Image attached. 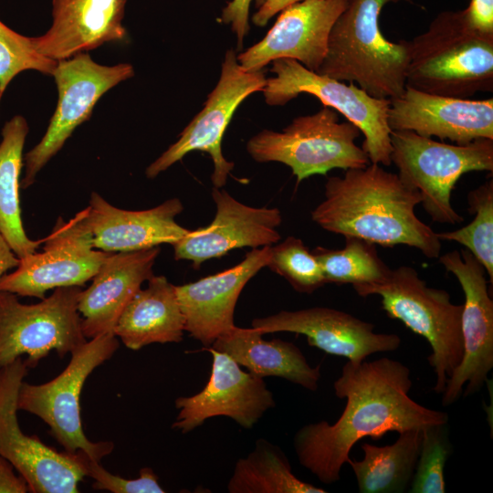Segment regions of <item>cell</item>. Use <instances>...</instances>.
Instances as JSON below:
<instances>
[{
  "instance_id": "cell-35",
  "label": "cell",
  "mask_w": 493,
  "mask_h": 493,
  "mask_svg": "<svg viewBox=\"0 0 493 493\" xmlns=\"http://www.w3.org/2000/svg\"><path fill=\"white\" fill-rule=\"evenodd\" d=\"M86 476L94 482L92 488L97 490H108L112 493H163L164 489L158 482V477L151 467H142L135 479H126L106 470L100 461L84 456Z\"/></svg>"
},
{
  "instance_id": "cell-25",
  "label": "cell",
  "mask_w": 493,
  "mask_h": 493,
  "mask_svg": "<svg viewBox=\"0 0 493 493\" xmlns=\"http://www.w3.org/2000/svg\"><path fill=\"white\" fill-rule=\"evenodd\" d=\"M184 332L175 287L164 276H152L121 312L113 333L129 349L152 343L180 342Z\"/></svg>"
},
{
  "instance_id": "cell-16",
  "label": "cell",
  "mask_w": 493,
  "mask_h": 493,
  "mask_svg": "<svg viewBox=\"0 0 493 493\" xmlns=\"http://www.w3.org/2000/svg\"><path fill=\"white\" fill-rule=\"evenodd\" d=\"M212 370L206 385L191 396L175 400L179 410L172 427L183 434L215 416H227L244 428H252L263 414L275 407L271 391L262 377L245 372L227 354L211 347Z\"/></svg>"
},
{
  "instance_id": "cell-15",
  "label": "cell",
  "mask_w": 493,
  "mask_h": 493,
  "mask_svg": "<svg viewBox=\"0 0 493 493\" xmlns=\"http://www.w3.org/2000/svg\"><path fill=\"white\" fill-rule=\"evenodd\" d=\"M43 244L42 252L20 258L16 270L1 278L0 291L43 299L52 288L82 287L111 253L93 247L78 214L68 222L59 217Z\"/></svg>"
},
{
  "instance_id": "cell-37",
  "label": "cell",
  "mask_w": 493,
  "mask_h": 493,
  "mask_svg": "<svg viewBox=\"0 0 493 493\" xmlns=\"http://www.w3.org/2000/svg\"><path fill=\"white\" fill-rule=\"evenodd\" d=\"M462 14L471 29L481 35L493 36V0H469Z\"/></svg>"
},
{
  "instance_id": "cell-14",
  "label": "cell",
  "mask_w": 493,
  "mask_h": 493,
  "mask_svg": "<svg viewBox=\"0 0 493 493\" xmlns=\"http://www.w3.org/2000/svg\"><path fill=\"white\" fill-rule=\"evenodd\" d=\"M439 262L458 280L465 303L461 314L463 358L449 377L442 394L444 406L454 404L462 394L478 392L493 368V300L489 296L486 270L467 250H453Z\"/></svg>"
},
{
  "instance_id": "cell-17",
  "label": "cell",
  "mask_w": 493,
  "mask_h": 493,
  "mask_svg": "<svg viewBox=\"0 0 493 493\" xmlns=\"http://www.w3.org/2000/svg\"><path fill=\"white\" fill-rule=\"evenodd\" d=\"M347 0H304L279 13L267 35L236 56L246 71H260L279 58L294 59L317 72L327 52L330 31Z\"/></svg>"
},
{
  "instance_id": "cell-18",
  "label": "cell",
  "mask_w": 493,
  "mask_h": 493,
  "mask_svg": "<svg viewBox=\"0 0 493 493\" xmlns=\"http://www.w3.org/2000/svg\"><path fill=\"white\" fill-rule=\"evenodd\" d=\"M215 215L205 227L190 230L173 245L175 260L191 261L194 269L235 248L272 246L280 239L282 215L278 208L252 207L227 191L213 187Z\"/></svg>"
},
{
  "instance_id": "cell-26",
  "label": "cell",
  "mask_w": 493,
  "mask_h": 493,
  "mask_svg": "<svg viewBox=\"0 0 493 493\" xmlns=\"http://www.w3.org/2000/svg\"><path fill=\"white\" fill-rule=\"evenodd\" d=\"M263 335L252 327L235 326L210 347L227 354L257 376H278L316 391L321 376L320 365L312 367L294 343L280 339L266 341Z\"/></svg>"
},
{
  "instance_id": "cell-30",
  "label": "cell",
  "mask_w": 493,
  "mask_h": 493,
  "mask_svg": "<svg viewBox=\"0 0 493 493\" xmlns=\"http://www.w3.org/2000/svg\"><path fill=\"white\" fill-rule=\"evenodd\" d=\"M342 249L317 246L311 252L318 260L325 283L362 285L383 278L390 267L379 257L374 244L356 236H344Z\"/></svg>"
},
{
  "instance_id": "cell-19",
  "label": "cell",
  "mask_w": 493,
  "mask_h": 493,
  "mask_svg": "<svg viewBox=\"0 0 493 493\" xmlns=\"http://www.w3.org/2000/svg\"><path fill=\"white\" fill-rule=\"evenodd\" d=\"M251 327L262 334L288 331L304 335L309 345L355 363L377 352L394 351L401 345L397 334L375 332L373 324L327 307L282 310L254 319Z\"/></svg>"
},
{
  "instance_id": "cell-29",
  "label": "cell",
  "mask_w": 493,
  "mask_h": 493,
  "mask_svg": "<svg viewBox=\"0 0 493 493\" xmlns=\"http://www.w3.org/2000/svg\"><path fill=\"white\" fill-rule=\"evenodd\" d=\"M229 493H325L321 488L298 478L285 453L259 438L254 449L239 458L227 483Z\"/></svg>"
},
{
  "instance_id": "cell-39",
  "label": "cell",
  "mask_w": 493,
  "mask_h": 493,
  "mask_svg": "<svg viewBox=\"0 0 493 493\" xmlns=\"http://www.w3.org/2000/svg\"><path fill=\"white\" fill-rule=\"evenodd\" d=\"M301 1L304 0H266L254 14L252 22L257 26H265L274 16Z\"/></svg>"
},
{
  "instance_id": "cell-10",
  "label": "cell",
  "mask_w": 493,
  "mask_h": 493,
  "mask_svg": "<svg viewBox=\"0 0 493 493\" xmlns=\"http://www.w3.org/2000/svg\"><path fill=\"white\" fill-rule=\"evenodd\" d=\"M119 345L114 333L97 336L73 351L68 366L53 380L38 385L23 381L17 395L18 410L42 419L65 451H81L100 461L111 453L114 444L87 438L81 425L79 397L88 376L109 360Z\"/></svg>"
},
{
  "instance_id": "cell-40",
  "label": "cell",
  "mask_w": 493,
  "mask_h": 493,
  "mask_svg": "<svg viewBox=\"0 0 493 493\" xmlns=\"http://www.w3.org/2000/svg\"><path fill=\"white\" fill-rule=\"evenodd\" d=\"M19 261V257L14 253L0 233V279L7 270L16 268Z\"/></svg>"
},
{
  "instance_id": "cell-6",
  "label": "cell",
  "mask_w": 493,
  "mask_h": 493,
  "mask_svg": "<svg viewBox=\"0 0 493 493\" xmlns=\"http://www.w3.org/2000/svg\"><path fill=\"white\" fill-rule=\"evenodd\" d=\"M391 162L398 176L417 191L421 205L433 221L455 225L464 218L451 204L458 179L473 171H493V140L449 144L412 131H392Z\"/></svg>"
},
{
  "instance_id": "cell-23",
  "label": "cell",
  "mask_w": 493,
  "mask_h": 493,
  "mask_svg": "<svg viewBox=\"0 0 493 493\" xmlns=\"http://www.w3.org/2000/svg\"><path fill=\"white\" fill-rule=\"evenodd\" d=\"M128 0H52V24L42 36L31 37L35 49L61 60L127 38L123 26Z\"/></svg>"
},
{
  "instance_id": "cell-3",
  "label": "cell",
  "mask_w": 493,
  "mask_h": 493,
  "mask_svg": "<svg viewBox=\"0 0 493 493\" xmlns=\"http://www.w3.org/2000/svg\"><path fill=\"white\" fill-rule=\"evenodd\" d=\"M399 2L412 0H347L330 31L317 73L354 83L377 99L400 96L406 86L409 40L390 41L380 25L383 7Z\"/></svg>"
},
{
  "instance_id": "cell-38",
  "label": "cell",
  "mask_w": 493,
  "mask_h": 493,
  "mask_svg": "<svg viewBox=\"0 0 493 493\" xmlns=\"http://www.w3.org/2000/svg\"><path fill=\"white\" fill-rule=\"evenodd\" d=\"M29 491L26 481L16 476L12 464L0 455V493H26Z\"/></svg>"
},
{
  "instance_id": "cell-28",
  "label": "cell",
  "mask_w": 493,
  "mask_h": 493,
  "mask_svg": "<svg viewBox=\"0 0 493 493\" xmlns=\"http://www.w3.org/2000/svg\"><path fill=\"white\" fill-rule=\"evenodd\" d=\"M423 429L399 434L392 445L363 443L361 460L349 458L361 493L404 492L411 483L419 456Z\"/></svg>"
},
{
  "instance_id": "cell-1",
  "label": "cell",
  "mask_w": 493,
  "mask_h": 493,
  "mask_svg": "<svg viewBox=\"0 0 493 493\" xmlns=\"http://www.w3.org/2000/svg\"><path fill=\"white\" fill-rule=\"evenodd\" d=\"M412 385L410 369L399 361H348L333 383L335 395L346 399L345 407L335 423H311L296 432L293 445L299 464L320 482L333 484L360 440L447 424L446 412L410 397Z\"/></svg>"
},
{
  "instance_id": "cell-21",
  "label": "cell",
  "mask_w": 493,
  "mask_h": 493,
  "mask_svg": "<svg viewBox=\"0 0 493 493\" xmlns=\"http://www.w3.org/2000/svg\"><path fill=\"white\" fill-rule=\"evenodd\" d=\"M183 210L184 205L178 198H171L147 210H124L93 192L89 206L78 215L90 236L94 248L128 252L161 244L173 245L183 238L190 231L175 221Z\"/></svg>"
},
{
  "instance_id": "cell-4",
  "label": "cell",
  "mask_w": 493,
  "mask_h": 493,
  "mask_svg": "<svg viewBox=\"0 0 493 493\" xmlns=\"http://www.w3.org/2000/svg\"><path fill=\"white\" fill-rule=\"evenodd\" d=\"M409 44L407 87L458 99L493 91V36L471 29L462 9L440 12Z\"/></svg>"
},
{
  "instance_id": "cell-9",
  "label": "cell",
  "mask_w": 493,
  "mask_h": 493,
  "mask_svg": "<svg viewBox=\"0 0 493 493\" xmlns=\"http://www.w3.org/2000/svg\"><path fill=\"white\" fill-rule=\"evenodd\" d=\"M80 287H60L37 304L0 291V370L24 354L28 368L56 351L64 358L87 341L78 303Z\"/></svg>"
},
{
  "instance_id": "cell-12",
  "label": "cell",
  "mask_w": 493,
  "mask_h": 493,
  "mask_svg": "<svg viewBox=\"0 0 493 493\" xmlns=\"http://www.w3.org/2000/svg\"><path fill=\"white\" fill-rule=\"evenodd\" d=\"M133 75L131 64L100 65L88 52L58 60L52 73L58 91V105L41 141L24 155L25 176L20 188L33 184L74 130L89 120L102 95Z\"/></svg>"
},
{
  "instance_id": "cell-7",
  "label": "cell",
  "mask_w": 493,
  "mask_h": 493,
  "mask_svg": "<svg viewBox=\"0 0 493 493\" xmlns=\"http://www.w3.org/2000/svg\"><path fill=\"white\" fill-rule=\"evenodd\" d=\"M361 133L353 123L340 122L335 110L323 106L313 114L295 118L282 131L262 130L247 141L246 148L257 163L288 166L299 184L331 169L369 165L368 155L355 143Z\"/></svg>"
},
{
  "instance_id": "cell-13",
  "label": "cell",
  "mask_w": 493,
  "mask_h": 493,
  "mask_svg": "<svg viewBox=\"0 0 493 493\" xmlns=\"http://www.w3.org/2000/svg\"><path fill=\"white\" fill-rule=\"evenodd\" d=\"M22 357L0 370V455L6 458L33 493H76L86 477L84 452H58L21 430L17 395L27 372Z\"/></svg>"
},
{
  "instance_id": "cell-36",
  "label": "cell",
  "mask_w": 493,
  "mask_h": 493,
  "mask_svg": "<svg viewBox=\"0 0 493 493\" xmlns=\"http://www.w3.org/2000/svg\"><path fill=\"white\" fill-rule=\"evenodd\" d=\"M259 7L266 0H231L222 9L219 22L229 25L236 37L237 48H241L249 32V10L252 2Z\"/></svg>"
},
{
  "instance_id": "cell-5",
  "label": "cell",
  "mask_w": 493,
  "mask_h": 493,
  "mask_svg": "<svg viewBox=\"0 0 493 493\" xmlns=\"http://www.w3.org/2000/svg\"><path fill=\"white\" fill-rule=\"evenodd\" d=\"M352 287L361 297L380 296L389 318L399 320L428 341L432 352L427 360L435 373L433 390L441 394L463 358V304L452 303L445 289L427 287L409 266L390 268L379 281Z\"/></svg>"
},
{
  "instance_id": "cell-27",
  "label": "cell",
  "mask_w": 493,
  "mask_h": 493,
  "mask_svg": "<svg viewBox=\"0 0 493 493\" xmlns=\"http://www.w3.org/2000/svg\"><path fill=\"white\" fill-rule=\"evenodd\" d=\"M28 130L26 120L16 115L5 123L0 142V233L19 259L35 253L44 242L26 236L21 218L19 177Z\"/></svg>"
},
{
  "instance_id": "cell-20",
  "label": "cell",
  "mask_w": 493,
  "mask_h": 493,
  "mask_svg": "<svg viewBox=\"0 0 493 493\" xmlns=\"http://www.w3.org/2000/svg\"><path fill=\"white\" fill-rule=\"evenodd\" d=\"M387 121L392 131H412L456 144L493 140V99L451 98L405 86L390 100Z\"/></svg>"
},
{
  "instance_id": "cell-33",
  "label": "cell",
  "mask_w": 493,
  "mask_h": 493,
  "mask_svg": "<svg viewBox=\"0 0 493 493\" xmlns=\"http://www.w3.org/2000/svg\"><path fill=\"white\" fill-rule=\"evenodd\" d=\"M450 453L446 424L423 429L419 456L409 491L444 493L445 467Z\"/></svg>"
},
{
  "instance_id": "cell-8",
  "label": "cell",
  "mask_w": 493,
  "mask_h": 493,
  "mask_svg": "<svg viewBox=\"0 0 493 493\" xmlns=\"http://www.w3.org/2000/svg\"><path fill=\"white\" fill-rule=\"evenodd\" d=\"M271 63L273 76L267 78L262 89L267 105L283 106L300 94L312 95L359 128L364 136L362 149L372 163L392 164V130L387 121L390 100L374 98L354 83L320 75L294 59Z\"/></svg>"
},
{
  "instance_id": "cell-32",
  "label": "cell",
  "mask_w": 493,
  "mask_h": 493,
  "mask_svg": "<svg viewBox=\"0 0 493 493\" xmlns=\"http://www.w3.org/2000/svg\"><path fill=\"white\" fill-rule=\"evenodd\" d=\"M267 267L299 293L310 294L326 284L318 260L303 241L295 236H288L270 246Z\"/></svg>"
},
{
  "instance_id": "cell-31",
  "label": "cell",
  "mask_w": 493,
  "mask_h": 493,
  "mask_svg": "<svg viewBox=\"0 0 493 493\" xmlns=\"http://www.w3.org/2000/svg\"><path fill=\"white\" fill-rule=\"evenodd\" d=\"M468 211L474 215L467 226L449 232L436 233L439 240L455 241L466 248L484 267L493 283V181H486L469 192Z\"/></svg>"
},
{
  "instance_id": "cell-22",
  "label": "cell",
  "mask_w": 493,
  "mask_h": 493,
  "mask_svg": "<svg viewBox=\"0 0 493 493\" xmlns=\"http://www.w3.org/2000/svg\"><path fill=\"white\" fill-rule=\"evenodd\" d=\"M270 246L253 248L237 265L197 281L174 286L184 331L210 347L233 329L237 299L246 283L267 266Z\"/></svg>"
},
{
  "instance_id": "cell-24",
  "label": "cell",
  "mask_w": 493,
  "mask_h": 493,
  "mask_svg": "<svg viewBox=\"0 0 493 493\" xmlns=\"http://www.w3.org/2000/svg\"><path fill=\"white\" fill-rule=\"evenodd\" d=\"M161 248L111 252L82 290L78 310L87 339L113 333L114 327L130 300L144 281L153 276V265Z\"/></svg>"
},
{
  "instance_id": "cell-2",
  "label": "cell",
  "mask_w": 493,
  "mask_h": 493,
  "mask_svg": "<svg viewBox=\"0 0 493 493\" xmlns=\"http://www.w3.org/2000/svg\"><path fill=\"white\" fill-rule=\"evenodd\" d=\"M324 188V199L311 211L312 221L324 230L384 247L405 245L428 258L440 256L436 232L414 212L420 194L397 173L371 163L329 177Z\"/></svg>"
},
{
  "instance_id": "cell-11",
  "label": "cell",
  "mask_w": 493,
  "mask_h": 493,
  "mask_svg": "<svg viewBox=\"0 0 493 493\" xmlns=\"http://www.w3.org/2000/svg\"><path fill=\"white\" fill-rule=\"evenodd\" d=\"M236 56L234 49L226 50L219 79L203 109L180 133L179 139L146 168L147 178H155L187 153L201 151L208 153L213 161L214 187L226 185L235 164L223 155L224 134L236 109L247 97L262 91L267 79L263 70H245Z\"/></svg>"
},
{
  "instance_id": "cell-34",
  "label": "cell",
  "mask_w": 493,
  "mask_h": 493,
  "mask_svg": "<svg viewBox=\"0 0 493 493\" xmlns=\"http://www.w3.org/2000/svg\"><path fill=\"white\" fill-rule=\"evenodd\" d=\"M56 64V60L35 49L31 37L18 34L0 21V101L16 75L26 70L52 75Z\"/></svg>"
}]
</instances>
